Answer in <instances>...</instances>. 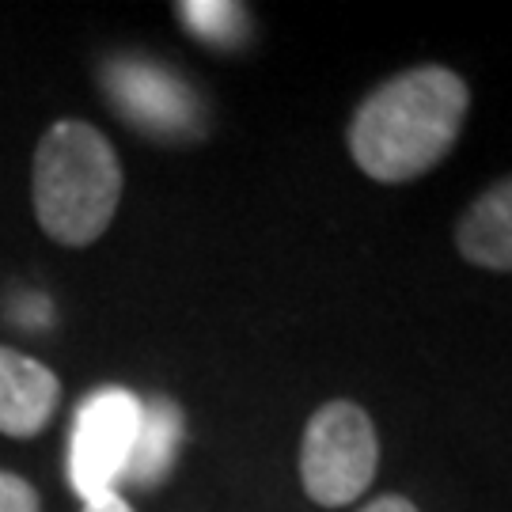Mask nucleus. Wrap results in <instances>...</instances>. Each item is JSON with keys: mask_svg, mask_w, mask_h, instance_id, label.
<instances>
[{"mask_svg": "<svg viewBox=\"0 0 512 512\" xmlns=\"http://www.w3.org/2000/svg\"><path fill=\"white\" fill-rule=\"evenodd\" d=\"M471 92L444 65H421L384 80L349 122V152L376 183L421 179L456 148Z\"/></svg>", "mask_w": 512, "mask_h": 512, "instance_id": "1", "label": "nucleus"}, {"mask_svg": "<svg viewBox=\"0 0 512 512\" xmlns=\"http://www.w3.org/2000/svg\"><path fill=\"white\" fill-rule=\"evenodd\" d=\"M35 213L42 232L65 247L103 236L122 198V164L88 122H54L35 152Z\"/></svg>", "mask_w": 512, "mask_h": 512, "instance_id": "2", "label": "nucleus"}, {"mask_svg": "<svg viewBox=\"0 0 512 512\" xmlns=\"http://www.w3.org/2000/svg\"><path fill=\"white\" fill-rule=\"evenodd\" d=\"M380 467L376 425L357 403H327L311 414L300 444L304 494L323 509H342L365 494Z\"/></svg>", "mask_w": 512, "mask_h": 512, "instance_id": "3", "label": "nucleus"}, {"mask_svg": "<svg viewBox=\"0 0 512 512\" xmlns=\"http://www.w3.org/2000/svg\"><path fill=\"white\" fill-rule=\"evenodd\" d=\"M137 425L141 399L126 387H99L80 403L69 444V482L84 501L114 494L133 452Z\"/></svg>", "mask_w": 512, "mask_h": 512, "instance_id": "4", "label": "nucleus"}, {"mask_svg": "<svg viewBox=\"0 0 512 512\" xmlns=\"http://www.w3.org/2000/svg\"><path fill=\"white\" fill-rule=\"evenodd\" d=\"M107 88L118 114L133 118L148 133H186L194 126V95L171 73L141 61H114L107 69Z\"/></svg>", "mask_w": 512, "mask_h": 512, "instance_id": "5", "label": "nucleus"}, {"mask_svg": "<svg viewBox=\"0 0 512 512\" xmlns=\"http://www.w3.org/2000/svg\"><path fill=\"white\" fill-rule=\"evenodd\" d=\"M57 399H61V384L50 368L19 349L0 346V433L4 437H38L54 421Z\"/></svg>", "mask_w": 512, "mask_h": 512, "instance_id": "6", "label": "nucleus"}, {"mask_svg": "<svg viewBox=\"0 0 512 512\" xmlns=\"http://www.w3.org/2000/svg\"><path fill=\"white\" fill-rule=\"evenodd\" d=\"M456 247L471 266L512 274V175L467 205L456 224Z\"/></svg>", "mask_w": 512, "mask_h": 512, "instance_id": "7", "label": "nucleus"}, {"mask_svg": "<svg viewBox=\"0 0 512 512\" xmlns=\"http://www.w3.org/2000/svg\"><path fill=\"white\" fill-rule=\"evenodd\" d=\"M179 448H183V410L167 395L141 399V425H137V440H133L122 482L141 486V490L164 482Z\"/></svg>", "mask_w": 512, "mask_h": 512, "instance_id": "8", "label": "nucleus"}, {"mask_svg": "<svg viewBox=\"0 0 512 512\" xmlns=\"http://www.w3.org/2000/svg\"><path fill=\"white\" fill-rule=\"evenodd\" d=\"M179 19L186 31L209 42V46H232L247 31V8L239 4H179Z\"/></svg>", "mask_w": 512, "mask_h": 512, "instance_id": "9", "label": "nucleus"}, {"mask_svg": "<svg viewBox=\"0 0 512 512\" xmlns=\"http://www.w3.org/2000/svg\"><path fill=\"white\" fill-rule=\"evenodd\" d=\"M0 512H38V494L31 490V482L0 471Z\"/></svg>", "mask_w": 512, "mask_h": 512, "instance_id": "10", "label": "nucleus"}, {"mask_svg": "<svg viewBox=\"0 0 512 512\" xmlns=\"http://www.w3.org/2000/svg\"><path fill=\"white\" fill-rule=\"evenodd\" d=\"M361 512H418V509H414V501H406V497L384 494V497H376V501H368Z\"/></svg>", "mask_w": 512, "mask_h": 512, "instance_id": "11", "label": "nucleus"}, {"mask_svg": "<svg viewBox=\"0 0 512 512\" xmlns=\"http://www.w3.org/2000/svg\"><path fill=\"white\" fill-rule=\"evenodd\" d=\"M84 512H133L129 501H122V494H103L95 501H84Z\"/></svg>", "mask_w": 512, "mask_h": 512, "instance_id": "12", "label": "nucleus"}]
</instances>
